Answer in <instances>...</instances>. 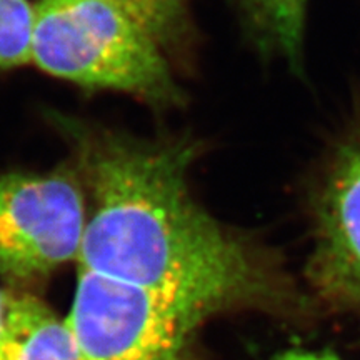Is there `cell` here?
<instances>
[{"instance_id": "cell-1", "label": "cell", "mask_w": 360, "mask_h": 360, "mask_svg": "<svg viewBox=\"0 0 360 360\" xmlns=\"http://www.w3.org/2000/svg\"><path fill=\"white\" fill-rule=\"evenodd\" d=\"M90 197L82 270L147 290L200 326L272 292L264 260L193 199L187 139L142 141L62 120Z\"/></svg>"}, {"instance_id": "cell-2", "label": "cell", "mask_w": 360, "mask_h": 360, "mask_svg": "<svg viewBox=\"0 0 360 360\" xmlns=\"http://www.w3.org/2000/svg\"><path fill=\"white\" fill-rule=\"evenodd\" d=\"M34 12L32 64L45 74L154 107L182 98L162 45L114 0H35Z\"/></svg>"}, {"instance_id": "cell-3", "label": "cell", "mask_w": 360, "mask_h": 360, "mask_svg": "<svg viewBox=\"0 0 360 360\" xmlns=\"http://www.w3.org/2000/svg\"><path fill=\"white\" fill-rule=\"evenodd\" d=\"M87 199L79 170L0 172V276L27 283L79 259Z\"/></svg>"}, {"instance_id": "cell-4", "label": "cell", "mask_w": 360, "mask_h": 360, "mask_svg": "<svg viewBox=\"0 0 360 360\" xmlns=\"http://www.w3.org/2000/svg\"><path fill=\"white\" fill-rule=\"evenodd\" d=\"M65 321L79 360H179L199 327L160 297L82 269Z\"/></svg>"}, {"instance_id": "cell-5", "label": "cell", "mask_w": 360, "mask_h": 360, "mask_svg": "<svg viewBox=\"0 0 360 360\" xmlns=\"http://www.w3.org/2000/svg\"><path fill=\"white\" fill-rule=\"evenodd\" d=\"M314 215L319 281L360 304V132L342 143L328 164Z\"/></svg>"}, {"instance_id": "cell-6", "label": "cell", "mask_w": 360, "mask_h": 360, "mask_svg": "<svg viewBox=\"0 0 360 360\" xmlns=\"http://www.w3.org/2000/svg\"><path fill=\"white\" fill-rule=\"evenodd\" d=\"M0 360H79V352L65 319L24 295L15 332Z\"/></svg>"}, {"instance_id": "cell-7", "label": "cell", "mask_w": 360, "mask_h": 360, "mask_svg": "<svg viewBox=\"0 0 360 360\" xmlns=\"http://www.w3.org/2000/svg\"><path fill=\"white\" fill-rule=\"evenodd\" d=\"M254 40L264 52L299 67L307 0H238Z\"/></svg>"}, {"instance_id": "cell-8", "label": "cell", "mask_w": 360, "mask_h": 360, "mask_svg": "<svg viewBox=\"0 0 360 360\" xmlns=\"http://www.w3.org/2000/svg\"><path fill=\"white\" fill-rule=\"evenodd\" d=\"M34 2L0 0V69L32 64Z\"/></svg>"}, {"instance_id": "cell-9", "label": "cell", "mask_w": 360, "mask_h": 360, "mask_svg": "<svg viewBox=\"0 0 360 360\" xmlns=\"http://www.w3.org/2000/svg\"><path fill=\"white\" fill-rule=\"evenodd\" d=\"M143 29L154 35L162 47H172L187 29L191 0H114Z\"/></svg>"}, {"instance_id": "cell-10", "label": "cell", "mask_w": 360, "mask_h": 360, "mask_svg": "<svg viewBox=\"0 0 360 360\" xmlns=\"http://www.w3.org/2000/svg\"><path fill=\"white\" fill-rule=\"evenodd\" d=\"M22 304H24V295H13L12 292L0 289V359L15 332Z\"/></svg>"}, {"instance_id": "cell-11", "label": "cell", "mask_w": 360, "mask_h": 360, "mask_svg": "<svg viewBox=\"0 0 360 360\" xmlns=\"http://www.w3.org/2000/svg\"><path fill=\"white\" fill-rule=\"evenodd\" d=\"M270 360H344L332 350H305L292 349L276 355Z\"/></svg>"}]
</instances>
